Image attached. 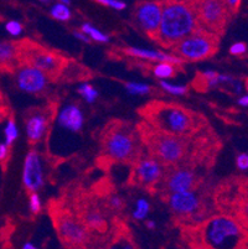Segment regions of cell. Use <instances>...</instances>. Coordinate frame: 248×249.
Segmentation results:
<instances>
[{
  "label": "cell",
  "instance_id": "30",
  "mask_svg": "<svg viewBox=\"0 0 248 249\" xmlns=\"http://www.w3.org/2000/svg\"><path fill=\"white\" fill-rule=\"evenodd\" d=\"M126 87L132 94H139V96H143V94H149L154 90L153 87H150V86L148 85H143V83L127 82Z\"/></svg>",
  "mask_w": 248,
  "mask_h": 249
},
{
  "label": "cell",
  "instance_id": "11",
  "mask_svg": "<svg viewBox=\"0 0 248 249\" xmlns=\"http://www.w3.org/2000/svg\"><path fill=\"white\" fill-rule=\"evenodd\" d=\"M57 110V104L49 103L46 107H31L25 110L24 122L26 125L27 142L30 146L38 145L47 134L50 125Z\"/></svg>",
  "mask_w": 248,
  "mask_h": 249
},
{
  "label": "cell",
  "instance_id": "22",
  "mask_svg": "<svg viewBox=\"0 0 248 249\" xmlns=\"http://www.w3.org/2000/svg\"><path fill=\"white\" fill-rule=\"evenodd\" d=\"M142 67H145V70H148V72H150L153 76H155L156 78H160V80L174 78L181 71V66L170 62H156L155 65L147 63L145 66L142 65Z\"/></svg>",
  "mask_w": 248,
  "mask_h": 249
},
{
  "label": "cell",
  "instance_id": "44",
  "mask_svg": "<svg viewBox=\"0 0 248 249\" xmlns=\"http://www.w3.org/2000/svg\"><path fill=\"white\" fill-rule=\"evenodd\" d=\"M147 227L149 228V230H153V228H155V222L148 221L147 222Z\"/></svg>",
  "mask_w": 248,
  "mask_h": 249
},
{
  "label": "cell",
  "instance_id": "17",
  "mask_svg": "<svg viewBox=\"0 0 248 249\" xmlns=\"http://www.w3.org/2000/svg\"><path fill=\"white\" fill-rule=\"evenodd\" d=\"M123 56H128V57L139 58L144 61H152V62H170L174 65L181 66L184 62L183 60L172 55V53H167V52L153 51V50H144V49H136V47H122L119 49Z\"/></svg>",
  "mask_w": 248,
  "mask_h": 249
},
{
  "label": "cell",
  "instance_id": "8",
  "mask_svg": "<svg viewBox=\"0 0 248 249\" xmlns=\"http://www.w3.org/2000/svg\"><path fill=\"white\" fill-rule=\"evenodd\" d=\"M204 176L199 166L180 165V166L167 167L163 178L159 183L156 194L167 196L170 194L196 191L202 189Z\"/></svg>",
  "mask_w": 248,
  "mask_h": 249
},
{
  "label": "cell",
  "instance_id": "45",
  "mask_svg": "<svg viewBox=\"0 0 248 249\" xmlns=\"http://www.w3.org/2000/svg\"><path fill=\"white\" fill-rule=\"evenodd\" d=\"M243 214L248 217V202L243 205Z\"/></svg>",
  "mask_w": 248,
  "mask_h": 249
},
{
  "label": "cell",
  "instance_id": "18",
  "mask_svg": "<svg viewBox=\"0 0 248 249\" xmlns=\"http://www.w3.org/2000/svg\"><path fill=\"white\" fill-rule=\"evenodd\" d=\"M81 222L91 230L103 231L107 227V219L101 208L88 200L81 203Z\"/></svg>",
  "mask_w": 248,
  "mask_h": 249
},
{
  "label": "cell",
  "instance_id": "41",
  "mask_svg": "<svg viewBox=\"0 0 248 249\" xmlns=\"http://www.w3.org/2000/svg\"><path fill=\"white\" fill-rule=\"evenodd\" d=\"M74 35L76 36L77 38H79V40H82V41H85V42H91L90 37H88V36L86 35V34L82 33V31H81V33H79V31H75Z\"/></svg>",
  "mask_w": 248,
  "mask_h": 249
},
{
  "label": "cell",
  "instance_id": "39",
  "mask_svg": "<svg viewBox=\"0 0 248 249\" xmlns=\"http://www.w3.org/2000/svg\"><path fill=\"white\" fill-rule=\"evenodd\" d=\"M236 164H237L238 169L240 170H248V155L247 154H241L237 156V160H236Z\"/></svg>",
  "mask_w": 248,
  "mask_h": 249
},
{
  "label": "cell",
  "instance_id": "33",
  "mask_svg": "<svg viewBox=\"0 0 248 249\" xmlns=\"http://www.w3.org/2000/svg\"><path fill=\"white\" fill-rule=\"evenodd\" d=\"M109 249H135V247L132 243L131 239H128L127 237H119L115 241H113Z\"/></svg>",
  "mask_w": 248,
  "mask_h": 249
},
{
  "label": "cell",
  "instance_id": "24",
  "mask_svg": "<svg viewBox=\"0 0 248 249\" xmlns=\"http://www.w3.org/2000/svg\"><path fill=\"white\" fill-rule=\"evenodd\" d=\"M81 31L83 34L88 36V37L95 42H99V44H104V42H108L109 41V37L108 35L106 34L101 33L99 30H97L95 28H93L92 25L90 24H83L81 28Z\"/></svg>",
  "mask_w": 248,
  "mask_h": 249
},
{
  "label": "cell",
  "instance_id": "36",
  "mask_svg": "<svg viewBox=\"0 0 248 249\" xmlns=\"http://www.w3.org/2000/svg\"><path fill=\"white\" fill-rule=\"evenodd\" d=\"M97 3L102 4L104 6H109V8H113L115 10H123L126 9V3H123L120 0H95Z\"/></svg>",
  "mask_w": 248,
  "mask_h": 249
},
{
  "label": "cell",
  "instance_id": "27",
  "mask_svg": "<svg viewBox=\"0 0 248 249\" xmlns=\"http://www.w3.org/2000/svg\"><path fill=\"white\" fill-rule=\"evenodd\" d=\"M106 206L109 210H112V211H122L124 206H126V202L123 201V198L120 197L119 195L114 194V192H109L107 195Z\"/></svg>",
  "mask_w": 248,
  "mask_h": 249
},
{
  "label": "cell",
  "instance_id": "13",
  "mask_svg": "<svg viewBox=\"0 0 248 249\" xmlns=\"http://www.w3.org/2000/svg\"><path fill=\"white\" fill-rule=\"evenodd\" d=\"M163 1L161 0H142L133 9L134 25L144 35L155 40L160 26Z\"/></svg>",
  "mask_w": 248,
  "mask_h": 249
},
{
  "label": "cell",
  "instance_id": "40",
  "mask_svg": "<svg viewBox=\"0 0 248 249\" xmlns=\"http://www.w3.org/2000/svg\"><path fill=\"white\" fill-rule=\"evenodd\" d=\"M222 1L226 4L227 8H229L231 11L237 10L238 6H240L241 4V0H222Z\"/></svg>",
  "mask_w": 248,
  "mask_h": 249
},
{
  "label": "cell",
  "instance_id": "16",
  "mask_svg": "<svg viewBox=\"0 0 248 249\" xmlns=\"http://www.w3.org/2000/svg\"><path fill=\"white\" fill-rule=\"evenodd\" d=\"M22 183L29 194L38 192L44 187V170L41 164L40 155L35 149H31L26 155L22 171Z\"/></svg>",
  "mask_w": 248,
  "mask_h": 249
},
{
  "label": "cell",
  "instance_id": "7",
  "mask_svg": "<svg viewBox=\"0 0 248 249\" xmlns=\"http://www.w3.org/2000/svg\"><path fill=\"white\" fill-rule=\"evenodd\" d=\"M201 237L209 249H236L242 239V230L235 219L216 216L202 226Z\"/></svg>",
  "mask_w": 248,
  "mask_h": 249
},
{
  "label": "cell",
  "instance_id": "28",
  "mask_svg": "<svg viewBox=\"0 0 248 249\" xmlns=\"http://www.w3.org/2000/svg\"><path fill=\"white\" fill-rule=\"evenodd\" d=\"M159 85L165 92L170 94H175V96H185V94L189 93L188 86H174L172 83H168L165 80H161Z\"/></svg>",
  "mask_w": 248,
  "mask_h": 249
},
{
  "label": "cell",
  "instance_id": "47",
  "mask_svg": "<svg viewBox=\"0 0 248 249\" xmlns=\"http://www.w3.org/2000/svg\"><path fill=\"white\" fill-rule=\"evenodd\" d=\"M41 3H44V4H50L51 3V0H40Z\"/></svg>",
  "mask_w": 248,
  "mask_h": 249
},
{
  "label": "cell",
  "instance_id": "3",
  "mask_svg": "<svg viewBox=\"0 0 248 249\" xmlns=\"http://www.w3.org/2000/svg\"><path fill=\"white\" fill-rule=\"evenodd\" d=\"M138 129L123 119H111L99 134V154L104 162L133 165L144 155Z\"/></svg>",
  "mask_w": 248,
  "mask_h": 249
},
{
  "label": "cell",
  "instance_id": "26",
  "mask_svg": "<svg viewBox=\"0 0 248 249\" xmlns=\"http://www.w3.org/2000/svg\"><path fill=\"white\" fill-rule=\"evenodd\" d=\"M5 138H6L5 144L11 148L13 142H15V139L18 138V128H17V123H15V119H14L13 113L9 114L8 125H6V129H5Z\"/></svg>",
  "mask_w": 248,
  "mask_h": 249
},
{
  "label": "cell",
  "instance_id": "5",
  "mask_svg": "<svg viewBox=\"0 0 248 249\" xmlns=\"http://www.w3.org/2000/svg\"><path fill=\"white\" fill-rule=\"evenodd\" d=\"M19 63H26L44 72L51 83L60 82L71 58L62 52L33 41L30 38L19 40Z\"/></svg>",
  "mask_w": 248,
  "mask_h": 249
},
{
  "label": "cell",
  "instance_id": "4",
  "mask_svg": "<svg viewBox=\"0 0 248 249\" xmlns=\"http://www.w3.org/2000/svg\"><path fill=\"white\" fill-rule=\"evenodd\" d=\"M160 26L154 42L170 50L175 44L199 29L190 0H161Z\"/></svg>",
  "mask_w": 248,
  "mask_h": 249
},
{
  "label": "cell",
  "instance_id": "35",
  "mask_svg": "<svg viewBox=\"0 0 248 249\" xmlns=\"http://www.w3.org/2000/svg\"><path fill=\"white\" fill-rule=\"evenodd\" d=\"M10 113V108H9V106L6 104L5 97H4L1 89H0V123H1L6 117H9Z\"/></svg>",
  "mask_w": 248,
  "mask_h": 249
},
{
  "label": "cell",
  "instance_id": "12",
  "mask_svg": "<svg viewBox=\"0 0 248 249\" xmlns=\"http://www.w3.org/2000/svg\"><path fill=\"white\" fill-rule=\"evenodd\" d=\"M201 190V189H200ZM200 190L189 192H180V194H170L163 196L170 212L179 219H189L194 221L200 217L205 211L204 195Z\"/></svg>",
  "mask_w": 248,
  "mask_h": 249
},
{
  "label": "cell",
  "instance_id": "46",
  "mask_svg": "<svg viewBox=\"0 0 248 249\" xmlns=\"http://www.w3.org/2000/svg\"><path fill=\"white\" fill-rule=\"evenodd\" d=\"M61 3H63V4H66V5H68V4L71 3V1H70V0H60Z\"/></svg>",
  "mask_w": 248,
  "mask_h": 249
},
{
  "label": "cell",
  "instance_id": "15",
  "mask_svg": "<svg viewBox=\"0 0 248 249\" xmlns=\"http://www.w3.org/2000/svg\"><path fill=\"white\" fill-rule=\"evenodd\" d=\"M55 225L61 238L70 244H81L87 239V227L63 208H54Z\"/></svg>",
  "mask_w": 248,
  "mask_h": 249
},
{
  "label": "cell",
  "instance_id": "19",
  "mask_svg": "<svg viewBox=\"0 0 248 249\" xmlns=\"http://www.w3.org/2000/svg\"><path fill=\"white\" fill-rule=\"evenodd\" d=\"M19 41H0V71L11 74L19 65Z\"/></svg>",
  "mask_w": 248,
  "mask_h": 249
},
{
  "label": "cell",
  "instance_id": "48",
  "mask_svg": "<svg viewBox=\"0 0 248 249\" xmlns=\"http://www.w3.org/2000/svg\"><path fill=\"white\" fill-rule=\"evenodd\" d=\"M246 89L248 90V78H247V80H246Z\"/></svg>",
  "mask_w": 248,
  "mask_h": 249
},
{
  "label": "cell",
  "instance_id": "1",
  "mask_svg": "<svg viewBox=\"0 0 248 249\" xmlns=\"http://www.w3.org/2000/svg\"><path fill=\"white\" fill-rule=\"evenodd\" d=\"M145 153L165 167L192 165L202 167L210 156V139L204 132L192 137H177L159 132L145 122L136 124Z\"/></svg>",
  "mask_w": 248,
  "mask_h": 249
},
{
  "label": "cell",
  "instance_id": "6",
  "mask_svg": "<svg viewBox=\"0 0 248 249\" xmlns=\"http://www.w3.org/2000/svg\"><path fill=\"white\" fill-rule=\"evenodd\" d=\"M218 45L220 36L199 28L175 44L170 51L184 62H199L212 57L217 52Z\"/></svg>",
  "mask_w": 248,
  "mask_h": 249
},
{
  "label": "cell",
  "instance_id": "21",
  "mask_svg": "<svg viewBox=\"0 0 248 249\" xmlns=\"http://www.w3.org/2000/svg\"><path fill=\"white\" fill-rule=\"evenodd\" d=\"M233 78L229 76H224V74H218L215 71H205L199 72L195 77V80L191 82V87L194 89L202 92V90H208L210 88L215 87L218 83H231Z\"/></svg>",
  "mask_w": 248,
  "mask_h": 249
},
{
  "label": "cell",
  "instance_id": "38",
  "mask_svg": "<svg viewBox=\"0 0 248 249\" xmlns=\"http://www.w3.org/2000/svg\"><path fill=\"white\" fill-rule=\"evenodd\" d=\"M247 51V45L245 42H236L235 45H232L231 49H229V52H231V55H242L245 52Z\"/></svg>",
  "mask_w": 248,
  "mask_h": 249
},
{
  "label": "cell",
  "instance_id": "37",
  "mask_svg": "<svg viewBox=\"0 0 248 249\" xmlns=\"http://www.w3.org/2000/svg\"><path fill=\"white\" fill-rule=\"evenodd\" d=\"M6 31H8L10 35L18 36L22 33V25L18 21H9L6 24Z\"/></svg>",
  "mask_w": 248,
  "mask_h": 249
},
{
  "label": "cell",
  "instance_id": "29",
  "mask_svg": "<svg viewBox=\"0 0 248 249\" xmlns=\"http://www.w3.org/2000/svg\"><path fill=\"white\" fill-rule=\"evenodd\" d=\"M150 210V205L147 200L144 198H140V200L136 201V207L135 211L133 212V217L136 219V221H142L145 217L148 216Z\"/></svg>",
  "mask_w": 248,
  "mask_h": 249
},
{
  "label": "cell",
  "instance_id": "34",
  "mask_svg": "<svg viewBox=\"0 0 248 249\" xmlns=\"http://www.w3.org/2000/svg\"><path fill=\"white\" fill-rule=\"evenodd\" d=\"M30 210L34 214H38L41 212V208H42V205H41V200L38 197V192H33L30 195Z\"/></svg>",
  "mask_w": 248,
  "mask_h": 249
},
{
  "label": "cell",
  "instance_id": "43",
  "mask_svg": "<svg viewBox=\"0 0 248 249\" xmlns=\"http://www.w3.org/2000/svg\"><path fill=\"white\" fill-rule=\"evenodd\" d=\"M21 249H38V248L36 246H34L33 243H25Z\"/></svg>",
  "mask_w": 248,
  "mask_h": 249
},
{
  "label": "cell",
  "instance_id": "14",
  "mask_svg": "<svg viewBox=\"0 0 248 249\" xmlns=\"http://www.w3.org/2000/svg\"><path fill=\"white\" fill-rule=\"evenodd\" d=\"M11 74H14L17 87L22 92L38 97H45L49 93L51 81L40 70L26 63H19Z\"/></svg>",
  "mask_w": 248,
  "mask_h": 249
},
{
  "label": "cell",
  "instance_id": "23",
  "mask_svg": "<svg viewBox=\"0 0 248 249\" xmlns=\"http://www.w3.org/2000/svg\"><path fill=\"white\" fill-rule=\"evenodd\" d=\"M87 78H91L88 70L86 67L81 66L76 61L71 60L68 63V66L66 67L65 72H63L61 81H66V82H74L75 81L76 82V81L87 80Z\"/></svg>",
  "mask_w": 248,
  "mask_h": 249
},
{
  "label": "cell",
  "instance_id": "25",
  "mask_svg": "<svg viewBox=\"0 0 248 249\" xmlns=\"http://www.w3.org/2000/svg\"><path fill=\"white\" fill-rule=\"evenodd\" d=\"M51 17L58 21H68L71 19V10L66 4L57 3L51 8Z\"/></svg>",
  "mask_w": 248,
  "mask_h": 249
},
{
  "label": "cell",
  "instance_id": "31",
  "mask_svg": "<svg viewBox=\"0 0 248 249\" xmlns=\"http://www.w3.org/2000/svg\"><path fill=\"white\" fill-rule=\"evenodd\" d=\"M77 90H78V93L81 94V96L88 102V103L95 102V99H97V97H98V92H97L92 86L88 85V83H83V85H81Z\"/></svg>",
  "mask_w": 248,
  "mask_h": 249
},
{
  "label": "cell",
  "instance_id": "42",
  "mask_svg": "<svg viewBox=\"0 0 248 249\" xmlns=\"http://www.w3.org/2000/svg\"><path fill=\"white\" fill-rule=\"evenodd\" d=\"M238 104H241V106H243V107H248V96H245L242 97V98H240Z\"/></svg>",
  "mask_w": 248,
  "mask_h": 249
},
{
  "label": "cell",
  "instance_id": "2",
  "mask_svg": "<svg viewBox=\"0 0 248 249\" xmlns=\"http://www.w3.org/2000/svg\"><path fill=\"white\" fill-rule=\"evenodd\" d=\"M138 114L152 128L177 137L197 135L208 126L204 115L172 102L150 101L138 109Z\"/></svg>",
  "mask_w": 248,
  "mask_h": 249
},
{
  "label": "cell",
  "instance_id": "9",
  "mask_svg": "<svg viewBox=\"0 0 248 249\" xmlns=\"http://www.w3.org/2000/svg\"><path fill=\"white\" fill-rule=\"evenodd\" d=\"M199 26L215 35H221L229 21L231 10L222 0H190Z\"/></svg>",
  "mask_w": 248,
  "mask_h": 249
},
{
  "label": "cell",
  "instance_id": "32",
  "mask_svg": "<svg viewBox=\"0 0 248 249\" xmlns=\"http://www.w3.org/2000/svg\"><path fill=\"white\" fill-rule=\"evenodd\" d=\"M11 156V148L8 146L6 144H0V166L4 173L8 169L9 161H10Z\"/></svg>",
  "mask_w": 248,
  "mask_h": 249
},
{
  "label": "cell",
  "instance_id": "20",
  "mask_svg": "<svg viewBox=\"0 0 248 249\" xmlns=\"http://www.w3.org/2000/svg\"><path fill=\"white\" fill-rule=\"evenodd\" d=\"M58 124L71 132H79L83 125V113L77 104H70L58 115Z\"/></svg>",
  "mask_w": 248,
  "mask_h": 249
},
{
  "label": "cell",
  "instance_id": "10",
  "mask_svg": "<svg viewBox=\"0 0 248 249\" xmlns=\"http://www.w3.org/2000/svg\"><path fill=\"white\" fill-rule=\"evenodd\" d=\"M165 169L167 167L155 158L150 156L149 154H144L139 160L131 165L128 185L145 190L149 194H156Z\"/></svg>",
  "mask_w": 248,
  "mask_h": 249
}]
</instances>
